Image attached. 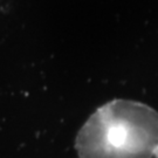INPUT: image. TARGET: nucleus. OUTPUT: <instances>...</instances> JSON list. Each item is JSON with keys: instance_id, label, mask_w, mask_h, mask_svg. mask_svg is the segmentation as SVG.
I'll return each mask as SVG.
<instances>
[{"instance_id": "obj_1", "label": "nucleus", "mask_w": 158, "mask_h": 158, "mask_svg": "<svg viewBox=\"0 0 158 158\" xmlns=\"http://www.w3.org/2000/svg\"><path fill=\"white\" fill-rule=\"evenodd\" d=\"M81 141L113 158H151L158 151V113L138 102L115 101L89 121Z\"/></svg>"}]
</instances>
